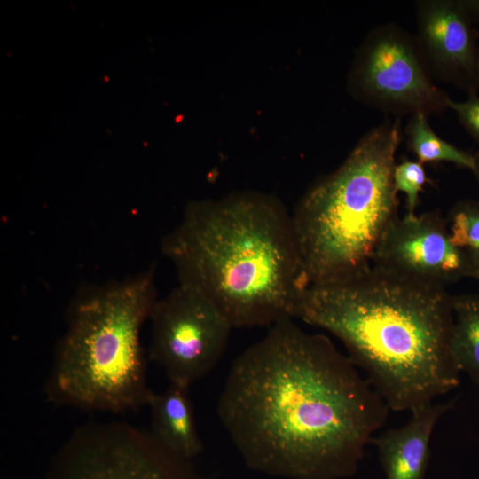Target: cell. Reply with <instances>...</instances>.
Wrapping results in <instances>:
<instances>
[{"instance_id":"obj_9","label":"cell","mask_w":479,"mask_h":479,"mask_svg":"<svg viewBox=\"0 0 479 479\" xmlns=\"http://www.w3.org/2000/svg\"><path fill=\"white\" fill-rule=\"evenodd\" d=\"M372 265L443 287L476 278L467 256L452 241L438 210L397 216L380 241Z\"/></svg>"},{"instance_id":"obj_10","label":"cell","mask_w":479,"mask_h":479,"mask_svg":"<svg viewBox=\"0 0 479 479\" xmlns=\"http://www.w3.org/2000/svg\"><path fill=\"white\" fill-rule=\"evenodd\" d=\"M416 41L432 76L468 97L479 89L478 34L458 0L416 2Z\"/></svg>"},{"instance_id":"obj_16","label":"cell","mask_w":479,"mask_h":479,"mask_svg":"<svg viewBox=\"0 0 479 479\" xmlns=\"http://www.w3.org/2000/svg\"><path fill=\"white\" fill-rule=\"evenodd\" d=\"M430 180L424 165L418 161L404 160L396 163L393 170V184L396 191L405 195L406 214H416L420 194Z\"/></svg>"},{"instance_id":"obj_11","label":"cell","mask_w":479,"mask_h":479,"mask_svg":"<svg viewBox=\"0 0 479 479\" xmlns=\"http://www.w3.org/2000/svg\"><path fill=\"white\" fill-rule=\"evenodd\" d=\"M452 403H432L411 412L406 423L373 436L386 479H425L433 430Z\"/></svg>"},{"instance_id":"obj_19","label":"cell","mask_w":479,"mask_h":479,"mask_svg":"<svg viewBox=\"0 0 479 479\" xmlns=\"http://www.w3.org/2000/svg\"><path fill=\"white\" fill-rule=\"evenodd\" d=\"M471 170L479 185V148L475 153L473 154V166Z\"/></svg>"},{"instance_id":"obj_7","label":"cell","mask_w":479,"mask_h":479,"mask_svg":"<svg viewBox=\"0 0 479 479\" xmlns=\"http://www.w3.org/2000/svg\"><path fill=\"white\" fill-rule=\"evenodd\" d=\"M43 479H207L146 432L119 421L77 427L53 455Z\"/></svg>"},{"instance_id":"obj_3","label":"cell","mask_w":479,"mask_h":479,"mask_svg":"<svg viewBox=\"0 0 479 479\" xmlns=\"http://www.w3.org/2000/svg\"><path fill=\"white\" fill-rule=\"evenodd\" d=\"M179 283L197 291L232 328L294 318L308 287L292 214L272 194L241 191L187 204L161 240Z\"/></svg>"},{"instance_id":"obj_1","label":"cell","mask_w":479,"mask_h":479,"mask_svg":"<svg viewBox=\"0 0 479 479\" xmlns=\"http://www.w3.org/2000/svg\"><path fill=\"white\" fill-rule=\"evenodd\" d=\"M389 411L326 335L290 318L235 358L217 403L247 467L286 479L353 475Z\"/></svg>"},{"instance_id":"obj_4","label":"cell","mask_w":479,"mask_h":479,"mask_svg":"<svg viewBox=\"0 0 479 479\" xmlns=\"http://www.w3.org/2000/svg\"><path fill=\"white\" fill-rule=\"evenodd\" d=\"M155 266L120 281L88 285L69 302L44 392L49 402L118 413L147 404L141 329L158 300Z\"/></svg>"},{"instance_id":"obj_13","label":"cell","mask_w":479,"mask_h":479,"mask_svg":"<svg viewBox=\"0 0 479 479\" xmlns=\"http://www.w3.org/2000/svg\"><path fill=\"white\" fill-rule=\"evenodd\" d=\"M452 349L460 372L479 387V294L453 295Z\"/></svg>"},{"instance_id":"obj_5","label":"cell","mask_w":479,"mask_h":479,"mask_svg":"<svg viewBox=\"0 0 479 479\" xmlns=\"http://www.w3.org/2000/svg\"><path fill=\"white\" fill-rule=\"evenodd\" d=\"M400 142V118H385L297 203L292 219L308 286L341 281L372 266L398 216L393 170Z\"/></svg>"},{"instance_id":"obj_2","label":"cell","mask_w":479,"mask_h":479,"mask_svg":"<svg viewBox=\"0 0 479 479\" xmlns=\"http://www.w3.org/2000/svg\"><path fill=\"white\" fill-rule=\"evenodd\" d=\"M452 297L446 287L372 265L306 287L294 318L335 336L389 411L411 412L459 385Z\"/></svg>"},{"instance_id":"obj_12","label":"cell","mask_w":479,"mask_h":479,"mask_svg":"<svg viewBox=\"0 0 479 479\" xmlns=\"http://www.w3.org/2000/svg\"><path fill=\"white\" fill-rule=\"evenodd\" d=\"M146 406L151 424L149 433L166 450L192 461L203 449L190 387L169 383L161 392L152 391Z\"/></svg>"},{"instance_id":"obj_20","label":"cell","mask_w":479,"mask_h":479,"mask_svg":"<svg viewBox=\"0 0 479 479\" xmlns=\"http://www.w3.org/2000/svg\"><path fill=\"white\" fill-rule=\"evenodd\" d=\"M478 75H479V63H478Z\"/></svg>"},{"instance_id":"obj_6","label":"cell","mask_w":479,"mask_h":479,"mask_svg":"<svg viewBox=\"0 0 479 479\" xmlns=\"http://www.w3.org/2000/svg\"><path fill=\"white\" fill-rule=\"evenodd\" d=\"M347 88L359 102L396 117L442 112L451 99L433 82L415 36L395 23L366 34L356 50Z\"/></svg>"},{"instance_id":"obj_8","label":"cell","mask_w":479,"mask_h":479,"mask_svg":"<svg viewBox=\"0 0 479 479\" xmlns=\"http://www.w3.org/2000/svg\"><path fill=\"white\" fill-rule=\"evenodd\" d=\"M149 321L148 357L169 383L189 387L217 365L232 329L210 301L181 284L157 300Z\"/></svg>"},{"instance_id":"obj_18","label":"cell","mask_w":479,"mask_h":479,"mask_svg":"<svg viewBox=\"0 0 479 479\" xmlns=\"http://www.w3.org/2000/svg\"><path fill=\"white\" fill-rule=\"evenodd\" d=\"M461 8L470 20L475 23H479V0H458Z\"/></svg>"},{"instance_id":"obj_17","label":"cell","mask_w":479,"mask_h":479,"mask_svg":"<svg viewBox=\"0 0 479 479\" xmlns=\"http://www.w3.org/2000/svg\"><path fill=\"white\" fill-rule=\"evenodd\" d=\"M448 109L453 110L467 132L479 144V96H469L464 101L448 102Z\"/></svg>"},{"instance_id":"obj_15","label":"cell","mask_w":479,"mask_h":479,"mask_svg":"<svg viewBox=\"0 0 479 479\" xmlns=\"http://www.w3.org/2000/svg\"><path fill=\"white\" fill-rule=\"evenodd\" d=\"M451 240L468 259L479 280V200L457 202L446 221Z\"/></svg>"},{"instance_id":"obj_21","label":"cell","mask_w":479,"mask_h":479,"mask_svg":"<svg viewBox=\"0 0 479 479\" xmlns=\"http://www.w3.org/2000/svg\"><path fill=\"white\" fill-rule=\"evenodd\" d=\"M479 281V280H478Z\"/></svg>"},{"instance_id":"obj_14","label":"cell","mask_w":479,"mask_h":479,"mask_svg":"<svg viewBox=\"0 0 479 479\" xmlns=\"http://www.w3.org/2000/svg\"><path fill=\"white\" fill-rule=\"evenodd\" d=\"M407 145L422 163L449 162L471 170L473 154L441 138L429 126L428 115L418 113L411 115L405 128Z\"/></svg>"}]
</instances>
